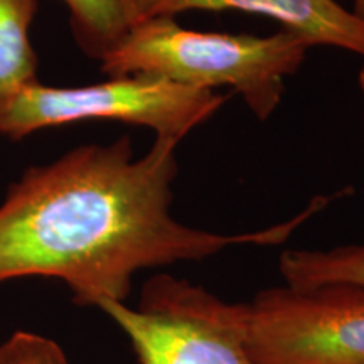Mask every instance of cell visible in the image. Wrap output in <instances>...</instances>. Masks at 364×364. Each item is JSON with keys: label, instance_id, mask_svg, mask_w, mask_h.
I'll return each instance as SVG.
<instances>
[{"label": "cell", "instance_id": "6da1fadb", "mask_svg": "<svg viewBox=\"0 0 364 364\" xmlns=\"http://www.w3.org/2000/svg\"><path fill=\"white\" fill-rule=\"evenodd\" d=\"M177 144L156 139L135 157L130 136L88 144L34 166L0 203V284L61 280L78 306L125 302L135 273L203 260L238 245H279L331 201L317 196L292 220L221 235L172 216Z\"/></svg>", "mask_w": 364, "mask_h": 364}, {"label": "cell", "instance_id": "7a4b0ae2", "mask_svg": "<svg viewBox=\"0 0 364 364\" xmlns=\"http://www.w3.org/2000/svg\"><path fill=\"white\" fill-rule=\"evenodd\" d=\"M312 46L292 31L270 36L186 29L174 17L142 19L100 59L108 78L145 75L186 88L230 86L260 120L279 108L285 78Z\"/></svg>", "mask_w": 364, "mask_h": 364}, {"label": "cell", "instance_id": "3957f363", "mask_svg": "<svg viewBox=\"0 0 364 364\" xmlns=\"http://www.w3.org/2000/svg\"><path fill=\"white\" fill-rule=\"evenodd\" d=\"M225 102L226 95L145 75L117 76L85 86H49L38 81L0 115V136L22 140L51 127L113 120L147 127L156 139L179 145Z\"/></svg>", "mask_w": 364, "mask_h": 364}, {"label": "cell", "instance_id": "277c9868", "mask_svg": "<svg viewBox=\"0 0 364 364\" xmlns=\"http://www.w3.org/2000/svg\"><path fill=\"white\" fill-rule=\"evenodd\" d=\"M130 339L140 364H257L250 356L240 304L172 275H156L136 309L98 306Z\"/></svg>", "mask_w": 364, "mask_h": 364}, {"label": "cell", "instance_id": "5b68a950", "mask_svg": "<svg viewBox=\"0 0 364 364\" xmlns=\"http://www.w3.org/2000/svg\"><path fill=\"white\" fill-rule=\"evenodd\" d=\"M240 307L257 364H364V287H275Z\"/></svg>", "mask_w": 364, "mask_h": 364}, {"label": "cell", "instance_id": "8992f818", "mask_svg": "<svg viewBox=\"0 0 364 364\" xmlns=\"http://www.w3.org/2000/svg\"><path fill=\"white\" fill-rule=\"evenodd\" d=\"M140 21L189 11H238L280 22L311 46H332L364 58V22L338 0H134Z\"/></svg>", "mask_w": 364, "mask_h": 364}, {"label": "cell", "instance_id": "52a82bcc", "mask_svg": "<svg viewBox=\"0 0 364 364\" xmlns=\"http://www.w3.org/2000/svg\"><path fill=\"white\" fill-rule=\"evenodd\" d=\"M38 0H0V115L26 88L38 83L31 26Z\"/></svg>", "mask_w": 364, "mask_h": 364}, {"label": "cell", "instance_id": "ba28073f", "mask_svg": "<svg viewBox=\"0 0 364 364\" xmlns=\"http://www.w3.org/2000/svg\"><path fill=\"white\" fill-rule=\"evenodd\" d=\"M81 51L102 59L140 21L134 0H63Z\"/></svg>", "mask_w": 364, "mask_h": 364}, {"label": "cell", "instance_id": "9c48e42d", "mask_svg": "<svg viewBox=\"0 0 364 364\" xmlns=\"http://www.w3.org/2000/svg\"><path fill=\"white\" fill-rule=\"evenodd\" d=\"M280 273L294 289L331 284L364 287V247L332 250H289L280 257Z\"/></svg>", "mask_w": 364, "mask_h": 364}, {"label": "cell", "instance_id": "30bf717a", "mask_svg": "<svg viewBox=\"0 0 364 364\" xmlns=\"http://www.w3.org/2000/svg\"><path fill=\"white\" fill-rule=\"evenodd\" d=\"M0 364H70L56 341L16 331L0 344Z\"/></svg>", "mask_w": 364, "mask_h": 364}, {"label": "cell", "instance_id": "8fae6325", "mask_svg": "<svg viewBox=\"0 0 364 364\" xmlns=\"http://www.w3.org/2000/svg\"><path fill=\"white\" fill-rule=\"evenodd\" d=\"M351 12L364 22V0H353V11Z\"/></svg>", "mask_w": 364, "mask_h": 364}, {"label": "cell", "instance_id": "7c38bea8", "mask_svg": "<svg viewBox=\"0 0 364 364\" xmlns=\"http://www.w3.org/2000/svg\"><path fill=\"white\" fill-rule=\"evenodd\" d=\"M359 86H361V90L364 91V65L361 68V71H359Z\"/></svg>", "mask_w": 364, "mask_h": 364}]
</instances>
